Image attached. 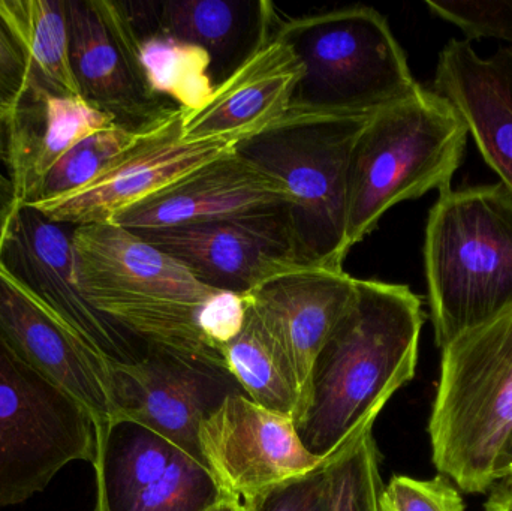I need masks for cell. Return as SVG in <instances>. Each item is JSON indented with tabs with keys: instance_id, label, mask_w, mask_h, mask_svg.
Returning <instances> with one entry per match:
<instances>
[{
	"instance_id": "cell-8",
	"label": "cell",
	"mask_w": 512,
	"mask_h": 511,
	"mask_svg": "<svg viewBox=\"0 0 512 511\" xmlns=\"http://www.w3.org/2000/svg\"><path fill=\"white\" fill-rule=\"evenodd\" d=\"M92 413L0 338V509L47 489L75 461L98 462Z\"/></svg>"
},
{
	"instance_id": "cell-31",
	"label": "cell",
	"mask_w": 512,
	"mask_h": 511,
	"mask_svg": "<svg viewBox=\"0 0 512 511\" xmlns=\"http://www.w3.org/2000/svg\"><path fill=\"white\" fill-rule=\"evenodd\" d=\"M379 511H465V501L442 474L432 480L394 476L382 489Z\"/></svg>"
},
{
	"instance_id": "cell-18",
	"label": "cell",
	"mask_w": 512,
	"mask_h": 511,
	"mask_svg": "<svg viewBox=\"0 0 512 511\" xmlns=\"http://www.w3.org/2000/svg\"><path fill=\"white\" fill-rule=\"evenodd\" d=\"M123 3L138 36L161 33L203 48L215 86L270 41L280 17L267 0Z\"/></svg>"
},
{
	"instance_id": "cell-17",
	"label": "cell",
	"mask_w": 512,
	"mask_h": 511,
	"mask_svg": "<svg viewBox=\"0 0 512 511\" xmlns=\"http://www.w3.org/2000/svg\"><path fill=\"white\" fill-rule=\"evenodd\" d=\"M301 75L297 54L273 33L267 44L216 86L203 108L183 111V140L237 144L254 137L288 116Z\"/></svg>"
},
{
	"instance_id": "cell-29",
	"label": "cell",
	"mask_w": 512,
	"mask_h": 511,
	"mask_svg": "<svg viewBox=\"0 0 512 511\" xmlns=\"http://www.w3.org/2000/svg\"><path fill=\"white\" fill-rule=\"evenodd\" d=\"M328 462L246 498L245 511H333Z\"/></svg>"
},
{
	"instance_id": "cell-21",
	"label": "cell",
	"mask_w": 512,
	"mask_h": 511,
	"mask_svg": "<svg viewBox=\"0 0 512 511\" xmlns=\"http://www.w3.org/2000/svg\"><path fill=\"white\" fill-rule=\"evenodd\" d=\"M116 125L113 117L83 98L30 87L6 111L8 200L33 204L51 168L72 146L93 132Z\"/></svg>"
},
{
	"instance_id": "cell-25",
	"label": "cell",
	"mask_w": 512,
	"mask_h": 511,
	"mask_svg": "<svg viewBox=\"0 0 512 511\" xmlns=\"http://www.w3.org/2000/svg\"><path fill=\"white\" fill-rule=\"evenodd\" d=\"M138 39L141 68L156 95L173 99L185 113L209 102L216 86L210 74L212 60L203 48L161 33Z\"/></svg>"
},
{
	"instance_id": "cell-14",
	"label": "cell",
	"mask_w": 512,
	"mask_h": 511,
	"mask_svg": "<svg viewBox=\"0 0 512 511\" xmlns=\"http://www.w3.org/2000/svg\"><path fill=\"white\" fill-rule=\"evenodd\" d=\"M0 338L92 413L98 438L113 422L110 360L2 267Z\"/></svg>"
},
{
	"instance_id": "cell-30",
	"label": "cell",
	"mask_w": 512,
	"mask_h": 511,
	"mask_svg": "<svg viewBox=\"0 0 512 511\" xmlns=\"http://www.w3.org/2000/svg\"><path fill=\"white\" fill-rule=\"evenodd\" d=\"M433 15L456 24L471 39L512 42V0H427Z\"/></svg>"
},
{
	"instance_id": "cell-38",
	"label": "cell",
	"mask_w": 512,
	"mask_h": 511,
	"mask_svg": "<svg viewBox=\"0 0 512 511\" xmlns=\"http://www.w3.org/2000/svg\"><path fill=\"white\" fill-rule=\"evenodd\" d=\"M501 482H508V483H512V476H511V477H508V479L501 480Z\"/></svg>"
},
{
	"instance_id": "cell-34",
	"label": "cell",
	"mask_w": 512,
	"mask_h": 511,
	"mask_svg": "<svg viewBox=\"0 0 512 511\" xmlns=\"http://www.w3.org/2000/svg\"><path fill=\"white\" fill-rule=\"evenodd\" d=\"M487 511H512V485L499 482L490 491L489 500L486 501Z\"/></svg>"
},
{
	"instance_id": "cell-1",
	"label": "cell",
	"mask_w": 512,
	"mask_h": 511,
	"mask_svg": "<svg viewBox=\"0 0 512 511\" xmlns=\"http://www.w3.org/2000/svg\"><path fill=\"white\" fill-rule=\"evenodd\" d=\"M423 302L408 285L357 279L351 305L313 360L294 423L310 455L331 459L415 377Z\"/></svg>"
},
{
	"instance_id": "cell-13",
	"label": "cell",
	"mask_w": 512,
	"mask_h": 511,
	"mask_svg": "<svg viewBox=\"0 0 512 511\" xmlns=\"http://www.w3.org/2000/svg\"><path fill=\"white\" fill-rule=\"evenodd\" d=\"M201 456L234 500L325 464L307 452L294 420L265 410L245 393L228 396L198 431Z\"/></svg>"
},
{
	"instance_id": "cell-19",
	"label": "cell",
	"mask_w": 512,
	"mask_h": 511,
	"mask_svg": "<svg viewBox=\"0 0 512 511\" xmlns=\"http://www.w3.org/2000/svg\"><path fill=\"white\" fill-rule=\"evenodd\" d=\"M355 285L345 270L301 267L245 294L291 360L303 396L313 360L351 305Z\"/></svg>"
},
{
	"instance_id": "cell-23",
	"label": "cell",
	"mask_w": 512,
	"mask_h": 511,
	"mask_svg": "<svg viewBox=\"0 0 512 511\" xmlns=\"http://www.w3.org/2000/svg\"><path fill=\"white\" fill-rule=\"evenodd\" d=\"M0 20L32 68V86L81 98L69 53L65 0H0Z\"/></svg>"
},
{
	"instance_id": "cell-35",
	"label": "cell",
	"mask_w": 512,
	"mask_h": 511,
	"mask_svg": "<svg viewBox=\"0 0 512 511\" xmlns=\"http://www.w3.org/2000/svg\"><path fill=\"white\" fill-rule=\"evenodd\" d=\"M512 476V431L508 437L507 443L502 447L499 453L498 462H496L495 477L496 483L501 480L508 479Z\"/></svg>"
},
{
	"instance_id": "cell-4",
	"label": "cell",
	"mask_w": 512,
	"mask_h": 511,
	"mask_svg": "<svg viewBox=\"0 0 512 511\" xmlns=\"http://www.w3.org/2000/svg\"><path fill=\"white\" fill-rule=\"evenodd\" d=\"M468 137V126L454 105L424 87L372 114L349 161L348 251L372 234L397 204L432 189L450 191Z\"/></svg>"
},
{
	"instance_id": "cell-5",
	"label": "cell",
	"mask_w": 512,
	"mask_h": 511,
	"mask_svg": "<svg viewBox=\"0 0 512 511\" xmlns=\"http://www.w3.org/2000/svg\"><path fill=\"white\" fill-rule=\"evenodd\" d=\"M274 35L303 65L289 113L370 117L421 87L387 18L370 6L279 17Z\"/></svg>"
},
{
	"instance_id": "cell-11",
	"label": "cell",
	"mask_w": 512,
	"mask_h": 511,
	"mask_svg": "<svg viewBox=\"0 0 512 511\" xmlns=\"http://www.w3.org/2000/svg\"><path fill=\"white\" fill-rule=\"evenodd\" d=\"M65 3L72 71L87 104L131 129L150 125L174 110L147 83L138 56L140 39L125 3Z\"/></svg>"
},
{
	"instance_id": "cell-6",
	"label": "cell",
	"mask_w": 512,
	"mask_h": 511,
	"mask_svg": "<svg viewBox=\"0 0 512 511\" xmlns=\"http://www.w3.org/2000/svg\"><path fill=\"white\" fill-rule=\"evenodd\" d=\"M441 351L429 422L433 464L460 491L486 494L512 431V308Z\"/></svg>"
},
{
	"instance_id": "cell-22",
	"label": "cell",
	"mask_w": 512,
	"mask_h": 511,
	"mask_svg": "<svg viewBox=\"0 0 512 511\" xmlns=\"http://www.w3.org/2000/svg\"><path fill=\"white\" fill-rule=\"evenodd\" d=\"M98 511H131L182 450L153 429L117 417L99 435Z\"/></svg>"
},
{
	"instance_id": "cell-24",
	"label": "cell",
	"mask_w": 512,
	"mask_h": 511,
	"mask_svg": "<svg viewBox=\"0 0 512 511\" xmlns=\"http://www.w3.org/2000/svg\"><path fill=\"white\" fill-rule=\"evenodd\" d=\"M222 356L248 398L265 410L295 419L303 398L300 380L291 360L249 303L243 329L225 345Z\"/></svg>"
},
{
	"instance_id": "cell-2",
	"label": "cell",
	"mask_w": 512,
	"mask_h": 511,
	"mask_svg": "<svg viewBox=\"0 0 512 511\" xmlns=\"http://www.w3.org/2000/svg\"><path fill=\"white\" fill-rule=\"evenodd\" d=\"M75 272L87 302L147 348L228 371L198 326L216 293L182 263L113 224L74 228Z\"/></svg>"
},
{
	"instance_id": "cell-26",
	"label": "cell",
	"mask_w": 512,
	"mask_h": 511,
	"mask_svg": "<svg viewBox=\"0 0 512 511\" xmlns=\"http://www.w3.org/2000/svg\"><path fill=\"white\" fill-rule=\"evenodd\" d=\"M156 122L140 129L126 128L116 123L78 141L51 168L33 204L57 200L98 180L141 143Z\"/></svg>"
},
{
	"instance_id": "cell-7",
	"label": "cell",
	"mask_w": 512,
	"mask_h": 511,
	"mask_svg": "<svg viewBox=\"0 0 512 511\" xmlns=\"http://www.w3.org/2000/svg\"><path fill=\"white\" fill-rule=\"evenodd\" d=\"M369 117L288 113L234 150L283 183L301 261L343 270L352 147Z\"/></svg>"
},
{
	"instance_id": "cell-39",
	"label": "cell",
	"mask_w": 512,
	"mask_h": 511,
	"mask_svg": "<svg viewBox=\"0 0 512 511\" xmlns=\"http://www.w3.org/2000/svg\"><path fill=\"white\" fill-rule=\"evenodd\" d=\"M507 483H508V482H507ZM511 485H512V483H511Z\"/></svg>"
},
{
	"instance_id": "cell-33",
	"label": "cell",
	"mask_w": 512,
	"mask_h": 511,
	"mask_svg": "<svg viewBox=\"0 0 512 511\" xmlns=\"http://www.w3.org/2000/svg\"><path fill=\"white\" fill-rule=\"evenodd\" d=\"M32 81L26 54L0 20V105L11 110L29 92Z\"/></svg>"
},
{
	"instance_id": "cell-10",
	"label": "cell",
	"mask_w": 512,
	"mask_h": 511,
	"mask_svg": "<svg viewBox=\"0 0 512 511\" xmlns=\"http://www.w3.org/2000/svg\"><path fill=\"white\" fill-rule=\"evenodd\" d=\"M135 234L215 290L246 294L276 276L309 267L298 255L285 206Z\"/></svg>"
},
{
	"instance_id": "cell-32",
	"label": "cell",
	"mask_w": 512,
	"mask_h": 511,
	"mask_svg": "<svg viewBox=\"0 0 512 511\" xmlns=\"http://www.w3.org/2000/svg\"><path fill=\"white\" fill-rule=\"evenodd\" d=\"M245 294L219 290L201 306L198 326L210 347L222 354L225 345L230 344L246 320ZM224 357V356H222Z\"/></svg>"
},
{
	"instance_id": "cell-27",
	"label": "cell",
	"mask_w": 512,
	"mask_h": 511,
	"mask_svg": "<svg viewBox=\"0 0 512 511\" xmlns=\"http://www.w3.org/2000/svg\"><path fill=\"white\" fill-rule=\"evenodd\" d=\"M373 426L328 462L333 511H379L382 485Z\"/></svg>"
},
{
	"instance_id": "cell-3",
	"label": "cell",
	"mask_w": 512,
	"mask_h": 511,
	"mask_svg": "<svg viewBox=\"0 0 512 511\" xmlns=\"http://www.w3.org/2000/svg\"><path fill=\"white\" fill-rule=\"evenodd\" d=\"M424 269L441 350L512 308V195L502 183L439 194Z\"/></svg>"
},
{
	"instance_id": "cell-36",
	"label": "cell",
	"mask_w": 512,
	"mask_h": 511,
	"mask_svg": "<svg viewBox=\"0 0 512 511\" xmlns=\"http://www.w3.org/2000/svg\"><path fill=\"white\" fill-rule=\"evenodd\" d=\"M6 155V110L0 105V165L5 161ZM0 185H2V174H0Z\"/></svg>"
},
{
	"instance_id": "cell-20",
	"label": "cell",
	"mask_w": 512,
	"mask_h": 511,
	"mask_svg": "<svg viewBox=\"0 0 512 511\" xmlns=\"http://www.w3.org/2000/svg\"><path fill=\"white\" fill-rule=\"evenodd\" d=\"M433 90L454 105L484 161L512 195V47L493 56L451 39L436 66Z\"/></svg>"
},
{
	"instance_id": "cell-9",
	"label": "cell",
	"mask_w": 512,
	"mask_h": 511,
	"mask_svg": "<svg viewBox=\"0 0 512 511\" xmlns=\"http://www.w3.org/2000/svg\"><path fill=\"white\" fill-rule=\"evenodd\" d=\"M74 225L32 204L8 200L0 212V267L71 324L111 363H134L149 348L96 311L75 272Z\"/></svg>"
},
{
	"instance_id": "cell-37",
	"label": "cell",
	"mask_w": 512,
	"mask_h": 511,
	"mask_svg": "<svg viewBox=\"0 0 512 511\" xmlns=\"http://www.w3.org/2000/svg\"><path fill=\"white\" fill-rule=\"evenodd\" d=\"M210 511H245V507H243L242 501L228 500L219 504V506H216L215 509Z\"/></svg>"
},
{
	"instance_id": "cell-15",
	"label": "cell",
	"mask_w": 512,
	"mask_h": 511,
	"mask_svg": "<svg viewBox=\"0 0 512 511\" xmlns=\"http://www.w3.org/2000/svg\"><path fill=\"white\" fill-rule=\"evenodd\" d=\"M183 110L174 108L113 168L80 191L32 204L62 224H110L117 213L140 203L189 171L233 149L230 141H185Z\"/></svg>"
},
{
	"instance_id": "cell-16",
	"label": "cell",
	"mask_w": 512,
	"mask_h": 511,
	"mask_svg": "<svg viewBox=\"0 0 512 511\" xmlns=\"http://www.w3.org/2000/svg\"><path fill=\"white\" fill-rule=\"evenodd\" d=\"M286 203L283 183L233 147L117 213L110 224L135 233L265 212Z\"/></svg>"
},
{
	"instance_id": "cell-12",
	"label": "cell",
	"mask_w": 512,
	"mask_h": 511,
	"mask_svg": "<svg viewBox=\"0 0 512 511\" xmlns=\"http://www.w3.org/2000/svg\"><path fill=\"white\" fill-rule=\"evenodd\" d=\"M110 393L114 419L147 426L204 464L201 423L228 396L245 392L230 371L149 348L137 362L111 363Z\"/></svg>"
},
{
	"instance_id": "cell-28",
	"label": "cell",
	"mask_w": 512,
	"mask_h": 511,
	"mask_svg": "<svg viewBox=\"0 0 512 511\" xmlns=\"http://www.w3.org/2000/svg\"><path fill=\"white\" fill-rule=\"evenodd\" d=\"M228 500L234 498L218 485L209 468L180 452L131 511H210Z\"/></svg>"
}]
</instances>
